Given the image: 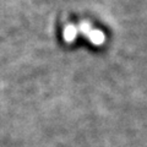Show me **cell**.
Instances as JSON below:
<instances>
[{"mask_svg": "<svg viewBox=\"0 0 147 147\" xmlns=\"http://www.w3.org/2000/svg\"><path fill=\"white\" fill-rule=\"evenodd\" d=\"M65 39L66 40H72L74 38H75V36H76V30H75V27H66V30H65Z\"/></svg>", "mask_w": 147, "mask_h": 147, "instance_id": "cell-2", "label": "cell"}, {"mask_svg": "<svg viewBox=\"0 0 147 147\" xmlns=\"http://www.w3.org/2000/svg\"><path fill=\"white\" fill-rule=\"evenodd\" d=\"M87 36L90 37V39H91V42L92 43H94V44H102L103 43V40H104V36L103 33L100 31L98 30H92L87 33Z\"/></svg>", "mask_w": 147, "mask_h": 147, "instance_id": "cell-1", "label": "cell"}]
</instances>
